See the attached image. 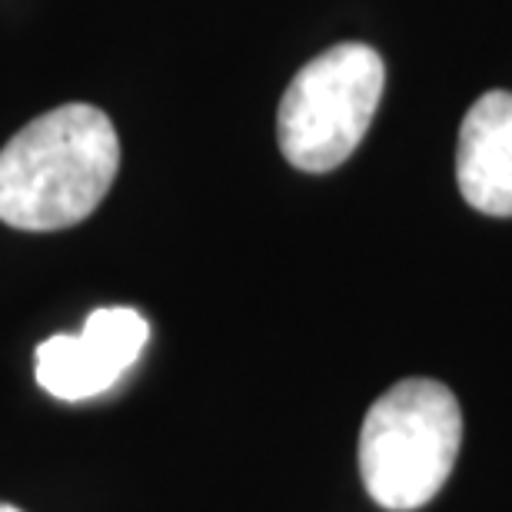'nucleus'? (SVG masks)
<instances>
[{
    "instance_id": "nucleus-1",
    "label": "nucleus",
    "mask_w": 512,
    "mask_h": 512,
    "mask_svg": "<svg viewBox=\"0 0 512 512\" xmlns=\"http://www.w3.org/2000/svg\"><path fill=\"white\" fill-rule=\"evenodd\" d=\"M120 170L110 117L90 104H64L30 120L0 150V220L47 233L84 223Z\"/></svg>"
},
{
    "instance_id": "nucleus-2",
    "label": "nucleus",
    "mask_w": 512,
    "mask_h": 512,
    "mask_svg": "<svg viewBox=\"0 0 512 512\" xmlns=\"http://www.w3.org/2000/svg\"><path fill=\"white\" fill-rule=\"evenodd\" d=\"M463 449L453 389L413 376L376 399L360 429V476L376 506L413 512L433 503Z\"/></svg>"
},
{
    "instance_id": "nucleus-3",
    "label": "nucleus",
    "mask_w": 512,
    "mask_h": 512,
    "mask_svg": "<svg viewBox=\"0 0 512 512\" xmlns=\"http://www.w3.org/2000/svg\"><path fill=\"white\" fill-rule=\"evenodd\" d=\"M386 87L383 57L366 44H336L290 80L276 114L283 157L303 173H330L353 157Z\"/></svg>"
},
{
    "instance_id": "nucleus-4",
    "label": "nucleus",
    "mask_w": 512,
    "mask_h": 512,
    "mask_svg": "<svg viewBox=\"0 0 512 512\" xmlns=\"http://www.w3.org/2000/svg\"><path fill=\"white\" fill-rule=\"evenodd\" d=\"M150 340V323L130 306H104L80 333L50 336L37 346L34 376L44 393L80 403L114 389Z\"/></svg>"
},
{
    "instance_id": "nucleus-5",
    "label": "nucleus",
    "mask_w": 512,
    "mask_h": 512,
    "mask_svg": "<svg viewBox=\"0 0 512 512\" xmlns=\"http://www.w3.org/2000/svg\"><path fill=\"white\" fill-rule=\"evenodd\" d=\"M456 183L486 217H512V94L489 90L469 107L456 143Z\"/></svg>"
},
{
    "instance_id": "nucleus-6",
    "label": "nucleus",
    "mask_w": 512,
    "mask_h": 512,
    "mask_svg": "<svg viewBox=\"0 0 512 512\" xmlns=\"http://www.w3.org/2000/svg\"><path fill=\"white\" fill-rule=\"evenodd\" d=\"M0 512H20V509H14V506H7V503H0Z\"/></svg>"
}]
</instances>
